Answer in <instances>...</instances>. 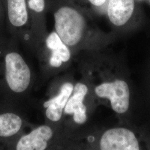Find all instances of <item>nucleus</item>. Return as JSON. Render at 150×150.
<instances>
[{
	"instance_id": "nucleus-1",
	"label": "nucleus",
	"mask_w": 150,
	"mask_h": 150,
	"mask_svg": "<svg viewBox=\"0 0 150 150\" xmlns=\"http://www.w3.org/2000/svg\"><path fill=\"white\" fill-rule=\"evenodd\" d=\"M92 72L93 97L112 110L121 123H129L134 105V91L125 62H101Z\"/></svg>"
},
{
	"instance_id": "nucleus-2",
	"label": "nucleus",
	"mask_w": 150,
	"mask_h": 150,
	"mask_svg": "<svg viewBox=\"0 0 150 150\" xmlns=\"http://www.w3.org/2000/svg\"><path fill=\"white\" fill-rule=\"evenodd\" d=\"M31 74L21 55L9 51L0 57V83L6 90L15 94L24 92L30 86Z\"/></svg>"
},
{
	"instance_id": "nucleus-3",
	"label": "nucleus",
	"mask_w": 150,
	"mask_h": 150,
	"mask_svg": "<svg viewBox=\"0 0 150 150\" xmlns=\"http://www.w3.org/2000/svg\"><path fill=\"white\" fill-rule=\"evenodd\" d=\"M147 134L128 126L127 123L106 129L98 141V149L101 150H139L149 145Z\"/></svg>"
},
{
	"instance_id": "nucleus-4",
	"label": "nucleus",
	"mask_w": 150,
	"mask_h": 150,
	"mask_svg": "<svg viewBox=\"0 0 150 150\" xmlns=\"http://www.w3.org/2000/svg\"><path fill=\"white\" fill-rule=\"evenodd\" d=\"M54 18L56 33L67 46H74L80 42L85 32L86 22L80 12L64 6L54 13Z\"/></svg>"
},
{
	"instance_id": "nucleus-5",
	"label": "nucleus",
	"mask_w": 150,
	"mask_h": 150,
	"mask_svg": "<svg viewBox=\"0 0 150 150\" xmlns=\"http://www.w3.org/2000/svg\"><path fill=\"white\" fill-rule=\"evenodd\" d=\"M89 93L90 89L87 84L83 82L77 83L64 107L65 113L73 115L74 121L78 125H83L87 120L88 108L85 101Z\"/></svg>"
},
{
	"instance_id": "nucleus-6",
	"label": "nucleus",
	"mask_w": 150,
	"mask_h": 150,
	"mask_svg": "<svg viewBox=\"0 0 150 150\" xmlns=\"http://www.w3.org/2000/svg\"><path fill=\"white\" fill-rule=\"evenodd\" d=\"M53 131L47 125H42L29 134L23 136L18 141L17 150H44L53 137Z\"/></svg>"
},
{
	"instance_id": "nucleus-7",
	"label": "nucleus",
	"mask_w": 150,
	"mask_h": 150,
	"mask_svg": "<svg viewBox=\"0 0 150 150\" xmlns=\"http://www.w3.org/2000/svg\"><path fill=\"white\" fill-rule=\"evenodd\" d=\"M74 87L70 82L64 83L57 95L44 103L43 107L46 108V116L50 120L54 122L60 120L64 107L72 93Z\"/></svg>"
},
{
	"instance_id": "nucleus-8",
	"label": "nucleus",
	"mask_w": 150,
	"mask_h": 150,
	"mask_svg": "<svg viewBox=\"0 0 150 150\" xmlns=\"http://www.w3.org/2000/svg\"><path fill=\"white\" fill-rule=\"evenodd\" d=\"M134 8V0H109L107 13L110 21L121 26L129 21Z\"/></svg>"
},
{
	"instance_id": "nucleus-9",
	"label": "nucleus",
	"mask_w": 150,
	"mask_h": 150,
	"mask_svg": "<svg viewBox=\"0 0 150 150\" xmlns=\"http://www.w3.org/2000/svg\"><path fill=\"white\" fill-rule=\"evenodd\" d=\"M46 43L47 48L51 51L50 64L52 67H59L63 62H67L70 60V50L56 32L49 35Z\"/></svg>"
},
{
	"instance_id": "nucleus-10",
	"label": "nucleus",
	"mask_w": 150,
	"mask_h": 150,
	"mask_svg": "<svg viewBox=\"0 0 150 150\" xmlns=\"http://www.w3.org/2000/svg\"><path fill=\"white\" fill-rule=\"evenodd\" d=\"M22 124L21 117L15 113H0V139L15 136L21 129Z\"/></svg>"
},
{
	"instance_id": "nucleus-11",
	"label": "nucleus",
	"mask_w": 150,
	"mask_h": 150,
	"mask_svg": "<svg viewBox=\"0 0 150 150\" xmlns=\"http://www.w3.org/2000/svg\"><path fill=\"white\" fill-rule=\"evenodd\" d=\"M8 18L13 27H20L26 24L28 13L25 0H7Z\"/></svg>"
},
{
	"instance_id": "nucleus-12",
	"label": "nucleus",
	"mask_w": 150,
	"mask_h": 150,
	"mask_svg": "<svg viewBox=\"0 0 150 150\" xmlns=\"http://www.w3.org/2000/svg\"><path fill=\"white\" fill-rule=\"evenodd\" d=\"M28 5L33 11L41 12L45 8V0H28Z\"/></svg>"
},
{
	"instance_id": "nucleus-13",
	"label": "nucleus",
	"mask_w": 150,
	"mask_h": 150,
	"mask_svg": "<svg viewBox=\"0 0 150 150\" xmlns=\"http://www.w3.org/2000/svg\"><path fill=\"white\" fill-rule=\"evenodd\" d=\"M91 4L96 6L102 5L106 1V0H88Z\"/></svg>"
},
{
	"instance_id": "nucleus-14",
	"label": "nucleus",
	"mask_w": 150,
	"mask_h": 150,
	"mask_svg": "<svg viewBox=\"0 0 150 150\" xmlns=\"http://www.w3.org/2000/svg\"><path fill=\"white\" fill-rule=\"evenodd\" d=\"M1 4H0V15H1Z\"/></svg>"
}]
</instances>
